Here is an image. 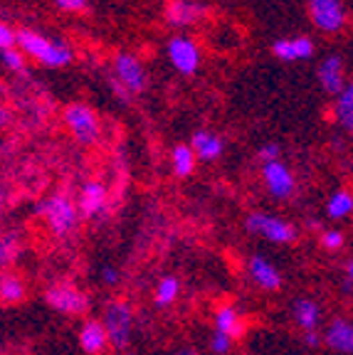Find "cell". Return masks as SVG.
<instances>
[{
  "instance_id": "34",
  "label": "cell",
  "mask_w": 353,
  "mask_h": 355,
  "mask_svg": "<svg viewBox=\"0 0 353 355\" xmlns=\"http://www.w3.org/2000/svg\"><path fill=\"white\" fill-rule=\"evenodd\" d=\"M57 8L69 10V12H79L87 8V0H57Z\"/></svg>"
},
{
  "instance_id": "25",
  "label": "cell",
  "mask_w": 353,
  "mask_h": 355,
  "mask_svg": "<svg viewBox=\"0 0 353 355\" xmlns=\"http://www.w3.org/2000/svg\"><path fill=\"white\" fill-rule=\"evenodd\" d=\"M336 119L341 121V126L346 128V131H351L353 128V89L351 87H343L341 94H338Z\"/></svg>"
},
{
  "instance_id": "37",
  "label": "cell",
  "mask_w": 353,
  "mask_h": 355,
  "mask_svg": "<svg viewBox=\"0 0 353 355\" xmlns=\"http://www.w3.org/2000/svg\"><path fill=\"white\" fill-rule=\"evenodd\" d=\"M351 284H353V261L348 259L346 266H343V291L351 294Z\"/></svg>"
},
{
  "instance_id": "24",
  "label": "cell",
  "mask_w": 353,
  "mask_h": 355,
  "mask_svg": "<svg viewBox=\"0 0 353 355\" xmlns=\"http://www.w3.org/2000/svg\"><path fill=\"white\" fill-rule=\"evenodd\" d=\"M173 171H176L178 178H188L195 171V153L190 150V146L181 144L173 148Z\"/></svg>"
},
{
  "instance_id": "18",
  "label": "cell",
  "mask_w": 353,
  "mask_h": 355,
  "mask_svg": "<svg viewBox=\"0 0 353 355\" xmlns=\"http://www.w3.org/2000/svg\"><path fill=\"white\" fill-rule=\"evenodd\" d=\"M222 148H225V144L210 131H198L193 136V146H190L195 158H203V161H215V158H220Z\"/></svg>"
},
{
  "instance_id": "40",
  "label": "cell",
  "mask_w": 353,
  "mask_h": 355,
  "mask_svg": "<svg viewBox=\"0 0 353 355\" xmlns=\"http://www.w3.org/2000/svg\"><path fill=\"white\" fill-rule=\"evenodd\" d=\"M173 355H195V353H193V350H190V348H186V350H176V353H173Z\"/></svg>"
},
{
  "instance_id": "12",
  "label": "cell",
  "mask_w": 353,
  "mask_h": 355,
  "mask_svg": "<svg viewBox=\"0 0 353 355\" xmlns=\"http://www.w3.org/2000/svg\"><path fill=\"white\" fill-rule=\"evenodd\" d=\"M324 340L334 353H341V355H351L353 353V326L348 318H334L329 326L324 328Z\"/></svg>"
},
{
  "instance_id": "16",
  "label": "cell",
  "mask_w": 353,
  "mask_h": 355,
  "mask_svg": "<svg viewBox=\"0 0 353 355\" xmlns=\"http://www.w3.org/2000/svg\"><path fill=\"white\" fill-rule=\"evenodd\" d=\"M294 323L302 328L304 333L319 331L321 326V306L314 299H297L292 306Z\"/></svg>"
},
{
  "instance_id": "19",
  "label": "cell",
  "mask_w": 353,
  "mask_h": 355,
  "mask_svg": "<svg viewBox=\"0 0 353 355\" xmlns=\"http://www.w3.org/2000/svg\"><path fill=\"white\" fill-rule=\"evenodd\" d=\"M15 44H20L22 52H28L30 57L42 62L44 55H47V50H50L52 40L42 37V35L33 33V30H20V33H15Z\"/></svg>"
},
{
  "instance_id": "1",
  "label": "cell",
  "mask_w": 353,
  "mask_h": 355,
  "mask_svg": "<svg viewBox=\"0 0 353 355\" xmlns=\"http://www.w3.org/2000/svg\"><path fill=\"white\" fill-rule=\"evenodd\" d=\"M40 215H42V220L47 222L50 232L60 239L69 237L79 225L77 205H74V200L67 198L65 193L50 195L44 202H40Z\"/></svg>"
},
{
  "instance_id": "28",
  "label": "cell",
  "mask_w": 353,
  "mask_h": 355,
  "mask_svg": "<svg viewBox=\"0 0 353 355\" xmlns=\"http://www.w3.org/2000/svg\"><path fill=\"white\" fill-rule=\"evenodd\" d=\"M232 343H235V340H230L225 336V333H213V336H210V353L213 355H227L232 350Z\"/></svg>"
},
{
  "instance_id": "21",
  "label": "cell",
  "mask_w": 353,
  "mask_h": 355,
  "mask_svg": "<svg viewBox=\"0 0 353 355\" xmlns=\"http://www.w3.org/2000/svg\"><path fill=\"white\" fill-rule=\"evenodd\" d=\"M181 296V282L178 277H163L158 279L156 284V291H154V301L158 309H166V306H173Z\"/></svg>"
},
{
  "instance_id": "38",
  "label": "cell",
  "mask_w": 353,
  "mask_h": 355,
  "mask_svg": "<svg viewBox=\"0 0 353 355\" xmlns=\"http://www.w3.org/2000/svg\"><path fill=\"white\" fill-rule=\"evenodd\" d=\"M3 210H6V190L0 185V217H3Z\"/></svg>"
},
{
  "instance_id": "35",
  "label": "cell",
  "mask_w": 353,
  "mask_h": 355,
  "mask_svg": "<svg viewBox=\"0 0 353 355\" xmlns=\"http://www.w3.org/2000/svg\"><path fill=\"white\" fill-rule=\"evenodd\" d=\"M277 155H279V146H277V144H267V146H262V148H260V158H262L265 163L279 161Z\"/></svg>"
},
{
  "instance_id": "2",
  "label": "cell",
  "mask_w": 353,
  "mask_h": 355,
  "mask_svg": "<svg viewBox=\"0 0 353 355\" xmlns=\"http://www.w3.org/2000/svg\"><path fill=\"white\" fill-rule=\"evenodd\" d=\"M101 326L106 331V338L109 345H114L116 350H126L131 343V333H133V309L129 301L114 299L104 306V318H101Z\"/></svg>"
},
{
  "instance_id": "11",
  "label": "cell",
  "mask_w": 353,
  "mask_h": 355,
  "mask_svg": "<svg viewBox=\"0 0 353 355\" xmlns=\"http://www.w3.org/2000/svg\"><path fill=\"white\" fill-rule=\"evenodd\" d=\"M74 205H77L79 217H84V220L101 215L106 210V188L101 183H97V180H89V183H84L79 200Z\"/></svg>"
},
{
  "instance_id": "26",
  "label": "cell",
  "mask_w": 353,
  "mask_h": 355,
  "mask_svg": "<svg viewBox=\"0 0 353 355\" xmlns=\"http://www.w3.org/2000/svg\"><path fill=\"white\" fill-rule=\"evenodd\" d=\"M69 60H72V50H69L67 44H62V42H52L42 62L47 67H65Z\"/></svg>"
},
{
  "instance_id": "33",
  "label": "cell",
  "mask_w": 353,
  "mask_h": 355,
  "mask_svg": "<svg viewBox=\"0 0 353 355\" xmlns=\"http://www.w3.org/2000/svg\"><path fill=\"white\" fill-rule=\"evenodd\" d=\"M13 44H15V33L6 22H0V50H13Z\"/></svg>"
},
{
  "instance_id": "39",
  "label": "cell",
  "mask_w": 353,
  "mask_h": 355,
  "mask_svg": "<svg viewBox=\"0 0 353 355\" xmlns=\"http://www.w3.org/2000/svg\"><path fill=\"white\" fill-rule=\"evenodd\" d=\"M3 123H8V111L0 109V126H3Z\"/></svg>"
},
{
  "instance_id": "31",
  "label": "cell",
  "mask_w": 353,
  "mask_h": 355,
  "mask_svg": "<svg viewBox=\"0 0 353 355\" xmlns=\"http://www.w3.org/2000/svg\"><path fill=\"white\" fill-rule=\"evenodd\" d=\"M3 64H6L8 69H13V72H20L22 67H25V60H22L20 52H15V50H3Z\"/></svg>"
},
{
  "instance_id": "8",
  "label": "cell",
  "mask_w": 353,
  "mask_h": 355,
  "mask_svg": "<svg viewBox=\"0 0 353 355\" xmlns=\"http://www.w3.org/2000/svg\"><path fill=\"white\" fill-rule=\"evenodd\" d=\"M168 60L173 62V67H176L181 74H193L200 64V52L193 40L173 37L171 42H168Z\"/></svg>"
},
{
  "instance_id": "15",
  "label": "cell",
  "mask_w": 353,
  "mask_h": 355,
  "mask_svg": "<svg viewBox=\"0 0 353 355\" xmlns=\"http://www.w3.org/2000/svg\"><path fill=\"white\" fill-rule=\"evenodd\" d=\"M205 15V6L193 3V0H168L166 3V20L171 25H190Z\"/></svg>"
},
{
  "instance_id": "29",
  "label": "cell",
  "mask_w": 353,
  "mask_h": 355,
  "mask_svg": "<svg viewBox=\"0 0 353 355\" xmlns=\"http://www.w3.org/2000/svg\"><path fill=\"white\" fill-rule=\"evenodd\" d=\"M292 47H294V60H309L314 55V42L309 37H294Z\"/></svg>"
},
{
  "instance_id": "10",
  "label": "cell",
  "mask_w": 353,
  "mask_h": 355,
  "mask_svg": "<svg viewBox=\"0 0 353 355\" xmlns=\"http://www.w3.org/2000/svg\"><path fill=\"white\" fill-rule=\"evenodd\" d=\"M247 272H249V277H252V282L257 284L262 291H279L281 284H284L279 269L262 254H254L252 259H249Z\"/></svg>"
},
{
  "instance_id": "6",
  "label": "cell",
  "mask_w": 353,
  "mask_h": 355,
  "mask_svg": "<svg viewBox=\"0 0 353 355\" xmlns=\"http://www.w3.org/2000/svg\"><path fill=\"white\" fill-rule=\"evenodd\" d=\"M311 20L324 33H338L346 25V10L341 0H309Z\"/></svg>"
},
{
  "instance_id": "27",
  "label": "cell",
  "mask_w": 353,
  "mask_h": 355,
  "mask_svg": "<svg viewBox=\"0 0 353 355\" xmlns=\"http://www.w3.org/2000/svg\"><path fill=\"white\" fill-rule=\"evenodd\" d=\"M346 244V237H343V232H338V230H326V232H321V247H324L326 252H338Z\"/></svg>"
},
{
  "instance_id": "3",
  "label": "cell",
  "mask_w": 353,
  "mask_h": 355,
  "mask_svg": "<svg viewBox=\"0 0 353 355\" xmlns=\"http://www.w3.org/2000/svg\"><path fill=\"white\" fill-rule=\"evenodd\" d=\"M245 225H247V232L257 234L272 244H292L297 239V227L292 222L270 215V212H252Z\"/></svg>"
},
{
  "instance_id": "14",
  "label": "cell",
  "mask_w": 353,
  "mask_h": 355,
  "mask_svg": "<svg viewBox=\"0 0 353 355\" xmlns=\"http://www.w3.org/2000/svg\"><path fill=\"white\" fill-rule=\"evenodd\" d=\"M215 331L225 333L230 340L243 338V336H245V321H243V313H240L238 306H232V304L217 306V311H215Z\"/></svg>"
},
{
  "instance_id": "4",
  "label": "cell",
  "mask_w": 353,
  "mask_h": 355,
  "mask_svg": "<svg viewBox=\"0 0 353 355\" xmlns=\"http://www.w3.org/2000/svg\"><path fill=\"white\" fill-rule=\"evenodd\" d=\"M44 301L50 309H55L57 313H65V316H84L89 311V296L69 282L52 284L44 291Z\"/></svg>"
},
{
  "instance_id": "17",
  "label": "cell",
  "mask_w": 353,
  "mask_h": 355,
  "mask_svg": "<svg viewBox=\"0 0 353 355\" xmlns=\"http://www.w3.org/2000/svg\"><path fill=\"white\" fill-rule=\"evenodd\" d=\"M319 82L329 94H341L343 89V60L338 55H329L319 67Z\"/></svg>"
},
{
  "instance_id": "13",
  "label": "cell",
  "mask_w": 353,
  "mask_h": 355,
  "mask_svg": "<svg viewBox=\"0 0 353 355\" xmlns=\"http://www.w3.org/2000/svg\"><path fill=\"white\" fill-rule=\"evenodd\" d=\"M79 348L87 355H101L109 348V338H106V331H104V326H101V321L87 318V321L79 326Z\"/></svg>"
},
{
  "instance_id": "36",
  "label": "cell",
  "mask_w": 353,
  "mask_h": 355,
  "mask_svg": "<svg viewBox=\"0 0 353 355\" xmlns=\"http://www.w3.org/2000/svg\"><path fill=\"white\" fill-rule=\"evenodd\" d=\"M302 340L306 348H319L321 345V333L319 331H309V333H302Z\"/></svg>"
},
{
  "instance_id": "7",
  "label": "cell",
  "mask_w": 353,
  "mask_h": 355,
  "mask_svg": "<svg viewBox=\"0 0 353 355\" xmlns=\"http://www.w3.org/2000/svg\"><path fill=\"white\" fill-rule=\"evenodd\" d=\"M262 178H265V185H267V190L272 193V198L287 200V198H292V195H294V188H297V183H294V175L281 161L265 163V168H262Z\"/></svg>"
},
{
  "instance_id": "32",
  "label": "cell",
  "mask_w": 353,
  "mask_h": 355,
  "mask_svg": "<svg viewBox=\"0 0 353 355\" xmlns=\"http://www.w3.org/2000/svg\"><path fill=\"white\" fill-rule=\"evenodd\" d=\"M101 282H104V286L114 288V286H119V282H122V274H119L116 266H104V269H101Z\"/></svg>"
},
{
  "instance_id": "5",
  "label": "cell",
  "mask_w": 353,
  "mask_h": 355,
  "mask_svg": "<svg viewBox=\"0 0 353 355\" xmlns=\"http://www.w3.org/2000/svg\"><path fill=\"white\" fill-rule=\"evenodd\" d=\"M65 123L72 128L74 139H77L79 144L89 146V144H97V139H99V121H97V114H94L89 106H84V104L67 106Z\"/></svg>"
},
{
  "instance_id": "9",
  "label": "cell",
  "mask_w": 353,
  "mask_h": 355,
  "mask_svg": "<svg viewBox=\"0 0 353 355\" xmlns=\"http://www.w3.org/2000/svg\"><path fill=\"white\" fill-rule=\"evenodd\" d=\"M116 79L124 84V89L138 94V92H144L146 89V72L141 62L136 60L133 55L129 52H122V55H116Z\"/></svg>"
},
{
  "instance_id": "22",
  "label": "cell",
  "mask_w": 353,
  "mask_h": 355,
  "mask_svg": "<svg viewBox=\"0 0 353 355\" xmlns=\"http://www.w3.org/2000/svg\"><path fill=\"white\" fill-rule=\"evenodd\" d=\"M22 252V242H20V234L17 232H8L0 237V269L6 272L8 266L15 264L17 257Z\"/></svg>"
},
{
  "instance_id": "30",
  "label": "cell",
  "mask_w": 353,
  "mask_h": 355,
  "mask_svg": "<svg viewBox=\"0 0 353 355\" xmlns=\"http://www.w3.org/2000/svg\"><path fill=\"white\" fill-rule=\"evenodd\" d=\"M274 55L284 62H294V47H292V40H277L274 42Z\"/></svg>"
},
{
  "instance_id": "23",
  "label": "cell",
  "mask_w": 353,
  "mask_h": 355,
  "mask_svg": "<svg viewBox=\"0 0 353 355\" xmlns=\"http://www.w3.org/2000/svg\"><path fill=\"white\" fill-rule=\"evenodd\" d=\"M351 210H353V198L348 190H336L329 198V202H326V212H329L331 220H343V217L351 215Z\"/></svg>"
},
{
  "instance_id": "20",
  "label": "cell",
  "mask_w": 353,
  "mask_h": 355,
  "mask_svg": "<svg viewBox=\"0 0 353 355\" xmlns=\"http://www.w3.org/2000/svg\"><path fill=\"white\" fill-rule=\"evenodd\" d=\"M28 294V286L17 274L3 272L0 274V304H20Z\"/></svg>"
}]
</instances>
